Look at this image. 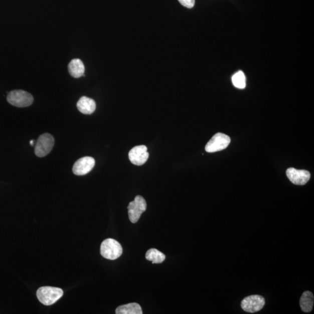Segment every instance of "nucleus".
Wrapping results in <instances>:
<instances>
[{
    "label": "nucleus",
    "instance_id": "obj_1",
    "mask_svg": "<svg viewBox=\"0 0 314 314\" xmlns=\"http://www.w3.org/2000/svg\"><path fill=\"white\" fill-rule=\"evenodd\" d=\"M64 292L60 288L45 286L39 288L37 297L40 302L45 305H51L63 297Z\"/></svg>",
    "mask_w": 314,
    "mask_h": 314
},
{
    "label": "nucleus",
    "instance_id": "obj_2",
    "mask_svg": "<svg viewBox=\"0 0 314 314\" xmlns=\"http://www.w3.org/2000/svg\"><path fill=\"white\" fill-rule=\"evenodd\" d=\"M122 248L120 243L113 239H107L101 245V254L105 258L115 260L122 254Z\"/></svg>",
    "mask_w": 314,
    "mask_h": 314
},
{
    "label": "nucleus",
    "instance_id": "obj_3",
    "mask_svg": "<svg viewBox=\"0 0 314 314\" xmlns=\"http://www.w3.org/2000/svg\"><path fill=\"white\" fill-rule=\"evenodd\" d=\"M7 101L17 107H27L34 102V97L24 90H17L11 92L7 96Z\"/></svg>",
    "mask_w": 314,
    "mask_h": 314
},
{
    "label": "nucleus",
    "instance_id": "obj_4",
    "mask_svg": "<svg viewBox=\"0 0 314 314\" xmlns=\"http://www.w3.org/2000/svg\"><path fill=\"white\" fill-rule=\"evenodd\" d=\"M147 203L144 198L141 196H137L134 201L129 204L128 215L130 221L135 223L139 221L140 216L146 210Z\"/></svg>",
    "mask_w": 314,
    "mask_h": 314
},
{
    "label": "nucleus",
    "instance_id": "obj_5",
    "mask_svg": "<svg viewBox=\"0 0 314 314\" xmlns=\"http://www.w3.org/2000/svg\"><path fill=\"white\" fill-rule=\"evenodd\" d=\"M54 146V139L50 133H46L39 137L36 144L35 152L39 157H44L51 152Z\"/></svg>",
    "mask_w": 314,
    "mask_h": 314
},
{
    "label": "nucleus",
    "instance_id": "obj_6",
    "mask_svg": "<svg viewBox=\"0 0 314 314\" xmlns=\"http://www.w3.org/2000/svg\"><path fill=\"white\" fill-rule=\"evenodd\" d=\"M230 143L228 136L223 133H218L212 137L205 146V149L207 153H215L222 151L227 148Z\"/></svg>",
    "mask_w": 314,
    "mask_h": 314
},
{
    "label": "nucleus",
    "instance_id": "obj_7",
    "mask_svg": "<svg viewBox=\"0 0 314 314\" xmlns=\"http://www.w3.org/2000/svg\"><path fill=\"white\" fill-rule=\"evenodd\" d=\"M265 304V298L261 295L257 294L245 297L241 302V308L244 311L250 313L260 311Z\"/></svg>",
    "mask_w": 314,
    "mask_h": 314
},
{
    "label": "nucleus",
    "instance_id": "obj_8",
    "mask_svg": "<svg viewBox=\"0 0 314 314\" xmlns=\"http://www.w3.org/2000/svg\"><path fill=\"white\" fill-rule=\"evenodd\" d=\"M149 157V154L147 152V148L144 145L133 147L129 153L130 161L132 164L138 166L145 164Z\"/></svg>",
    "mask_w": 314,
    "mask_h": 314
},
{
    "label": "nucleus",
    "instance_id": "obj_9",
    "mask_svg": "<svg viewBox=\"0 0 314 314\" xmlns=\"http://www.w3.org/2000/svg\"><path fill=\"white\" fill-rule=\"evenodd\" d=\"M95 165V159L91 157H85L75 162L72 170L76 175H85L91 171Z\"/></svg>",
    "mask_w": 314,
    "mask_h": 314
},
{
    "label": "nucleus",
    "instance_id": "obj_10",
    "mask_svg": "<svg viewBox=\"0 0 314 314\" xmlns=\"http://www.w3.org/2000/svg\"><path fill=\"white\" fill-rule=\"evenodd\" d=\"M286 175L290 181L296 185H304L309 181L310 173L305 170H298V169L290 168L286 171Z\"/></svg>",
    "mask_w": 314,
    "mask_h": 314
},
{
    "label": "nucleus",
    "instance_id": "obj_11",
    "mask_svg": "<svg viewBox=\"0 0 314 314\" xmlns=\"http://www.w3.org/2000/svg\"><path fill=\"white\" fill-rule=\"evenodd\" d=\"M78 109L82 114L90 115L95 111L96 104L95 100L87 97H82L77 103Z\"/></svg>",
    "mask_w": 314,
    "mask_h": 314
},
{
    "label": "nucleus",
    "instance_id": "obj_12",
    "mask_svg": "<svg viewBox=\"0 0 314 314\" xmlns=\"http://www.w3.org/2000/svg\"><path fill=\"white\" fill-rule=\"evenodd\" d=\"M68 70L72 77L81 78L84 75L85 70L84 64L81 60H72L68 66Z\"/></svg>",
    "mask_w": 314,
    "mask_h": 314
},
{
    "label": "nucleus",
    "instance_id": "obj_13",
    "mask_svg": "<svg viewBox=\"0 0 314 314\" xmlns=\"http://www.w3.org/2000/svg\"><path fill=\"white\" fill-rule=\"evenodd\" d=\"M313 295L311 291H305L302 293L299 300V305L303 312H310L313 305Z\"/></svg>",
    "mask_w": 314,
    "mask_h": 314
},
{
    "label": "nucleus",
    "instance_id": "obj_14",
    "mask_svg": "<svg viewBox=\"0 0 314 314\" xmlns=\"http://www.w3.org/2000/svg\"><path fill=\"white\" fill-rule=\"evenodd\" d=\"M117 314H142V308L138 303L133 302L118 306Z\"/></svg>",
    "mask_w": 314,
    "mask_h": 314
},
{
    "label": "nucleus",
    "instance_id": "obj_15",
    "mask_svg": "<svg viewBox=\"0 0 314 314\" xmlns=\"http://www.w3.org/2000/svg\"><path fill=\"white\" fill-rule=\"evenodd\" d=\"M146 258L153 263H161L165 259V255L157 249L151 248L146 252Z\"/></svg>",
    "mask_w": 314,
    "mask_h": 314
},
{
    "label": "nucleus",
    "instance_id": "obj_16",
    "mask_svg": "<svg viewBox=\"0 0 314 314\" xmlns=\"http://www.w3.org/2000/svg\"><path fill=\"white\" fill-rule=\"evenodd\" d=\"M232 83L234 87L243 89L246 86V79H245V75L242 71L237 72L232 77Z\"/></svg>",
    "mask_w": 314,
    "mask_h": 314
},
{
    "label": "nucleus",
    "instance_id": "obj_17",
    "mask_svg": "<svg viewBox=\"0 0 314 314\" xmlns=\"http://www.w3.org/2000/svg\"><path fill=\"white\" fill-rule=\"evenodd\" d=\"M178 1L187 9H192L195 5V0H178Z\"/></svg>",
    "mask_w": 314,
    "mask_h": 314
},
{
    "label": "nucleus",
    "instance_id": "obj_18",
    "mask_svg": "<svg viewBox=\"0 0 314 314\" xmlns=\"http://www.w3.org/2000/svg\"><path fill=\"white\" fill-rule=\"evenodd\" d=\"M30 144L31 146H34V140H31L30 142Z\"/></svg>",
    "mask_w": 314,
    "mask_h": 314
}]
</instances>
